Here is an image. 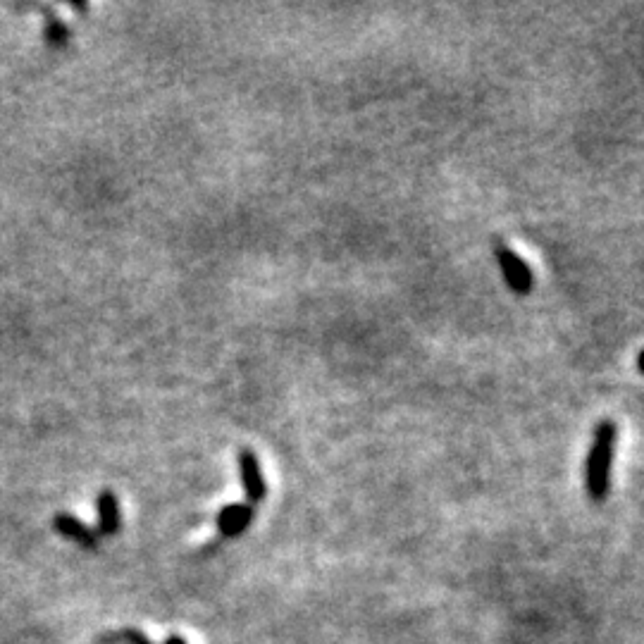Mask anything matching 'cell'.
Returning a JSON list of instances; mask_svg holds the SVG:
<instances>
[{"instance_id":"obj_1","label":"cell","mask_w":644,"mask_h":644,"mask_svg":"<svg viewBox=\"0 0 644 644\" xmlns=\"http://www.w3.org/2000/svg\"><path fill=\"white\" fill-rule=\"evenodd\" d=\"M618 425L613 420H599L594 427V439L585 463V487L594 504H602L609 494L613 449H616Z\"/></svg>"},{"instance_id":"obj_2","label":"cell","mask_w":644,"mask_h":644,"mask_svg":"<svg viewBox=\"0 0 644 644\" xmlns=\"http://www.w3.org/2000/svg\"><path fill=\"white\" fill-rule=\"evenodd\" d=\"M494 256H497L501 275H504V280L509 282L513 294L528 296L532 287H535V277H532L530 265L525 263V260L520 258L516 251H511L509 246H504V244H497Z\"/></svg>"},{"instance_id":"obj_3","label":"cell","mask_w":644,"mask_h":644,"mask_svg":"<svg viewBox=\"0 0 644 644\" xmlns=\"http://www.w3.org/2000/svg\"><path fill=\"white\" fill-rule=\"evenodd\" d=\"M239 475H241V485H244L246 499L249 504H260L268 494V485H265L263 478V468H260L258 456L253 454L251 449H241L239 451Z\"/></svg>"},{"instance_id":"obj_4","label":"cell","mask_w":644,"mask_h":644,"mask_svg":"<svg viewBox=\"0 0 644 644\" xmlns=\"http://www.w3.org/2000/svg\"><path fill=\"white\" fill-rule=\"evenodd\" d=\"M96 513H98V537L117 535L122 528L120 516V501H117L113 489H101L96 499Z\"/></svg>"},{"instance_id":"obj_5","label":"cell","mask_w":644,"mask_h":644,"mask_svg":"<svg viewBox=\"0 0 644 644\" xmlns=\"http://www.w3.org/2000/svg\"><path fill=\"white\" fill-rule=\"evenodd\" d=\"M256 513H253L251 504H229L218 513V530L222 537H239L241 532L251 525V520Z\"/></svg>"},{"instance_id":"obj_6","label":"cell","mask_w":644,"mask_h":644,"mask_svg":"<svg viewBox=\"0 0 644 644\" xmlns=\"http://www.w3.org/2000/svg\"><path fill=\"white\" fill-rule=\"evenodd\" d=\"M53 528L58 530L63 537H67V540L77 542L79 547L94 549L98 544V532L91 530L89 525L82 523L79 518L70 516V513H55Z\"/></svg>"},{"instance_id":"obj_7","label":"cell","mask_w":644,"mask_h":644,"mask_svg":"<svg viewBox=\"0 0 644 644\" xmlns=\"http://www.w3.org/2000/svg\"><path fill=\"white\" fill-rule=\"evenodd\" d=\"M43 36H46V43L60 48L70 41V27L65 22H60L53 12H46V27H43Z\"/></svg>"},{"instance_id":"obj_8","label":"cell","mask_w":644,"mask_h":644,"mask_svg":"<svg viewBox=\"0 0 644 644\" xmlns=\"http://www.w3.org/2000/svg\"><path fill=\"white\" fill-rule=\"evenodd\" d=\"M165 644H187V640H184V637H179V635H170L165 640Z\"/></svg>"},{"instance_id":"obj_9","label":"cell","mask_w":644,"mask_h":644,"mask_svg":"<svg viewBox=\"0 0 644 644\" xmlns=\"http://www.w3.org/2000/svg\"><path fill=\"white\" fill-rule=\"evenodd\" d=\"M637 370L644 373V349L640 351V354H637Z\"/></svg>"}]
</instances>
